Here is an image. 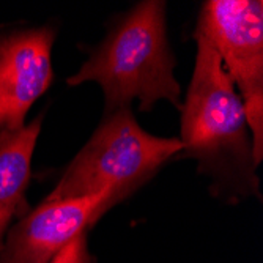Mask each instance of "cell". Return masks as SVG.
<instances>
[{"label":"cell","mask_w":263,"mask_h":263,"mask_svg":"<svg viewBox=\"0 0 263 263\" xmlns=\"http://www.w3.org/2000/svg\"><path fill=\"white\" fill-rule=\"evenodd\" d=\"M164 11V2L139 4L68 84L98 82L109 107L122 109L139 100L142 110H150L156 101L167 100L181 109Z\"/></svg>","instance_id":"cell-1"},{"label":"cell","mask_w":263,"mask_h":263,"mask_svg":"<svg viewBox=\"0 0 263 263\" xmlns=\"http://www.w3.org/2000/svg\"><path fill=\"white\" fill-rule=\"evenodd\" d=\"M199 49L181 120V143L202 164L251 159L245 106L214 47L196 35Z\"/></svg>","instance_id":"cell-3"},{"label":"cell","mask_w":263,"mask_h":263,"mask_svg":"<svg viewBox=\"0 0 263 263\" xmlns=\"http://www.w3.org/2000/svg\"><path fill=\"white\" fill-rule=\"evenodd\" d=\"M51 263H85V236L84 233L68 241L52 258Z\"/></svg>","instance_id":"cell-8"},{"label":"cell","mask_w":263,"mask_h":263,"mask_svg":"<svg viewBox=\"0 0 263 263\" xmlns=\"http://www.w3.org/2000/svg\"><path fill=\"white\" fill-rule=\"evenodd\" d=\"M196 35L203 36L241 90L246 123L254 133L252 159H261L263 7L248 0H213L202 8Z\"/></svg>","instance_id":"cell-4"},{"label":"cell","mask_w":263,"mask_h":263,"mask_svg":"<svg viewBox=\"0 0 263 263\" xmlns=\"http://www.w3.org/2000/svg\"><path fill=\"white\" fill-rule=\"evenodd\" d=\"M54 32L41 29L14 35L0 44V129L24 126L30 106L52 82Z\"/></svg>","instance_id":"cell-6"},{"label":"cell","mask_w":263,"mask_h":263,"mask_svg":"<svg viewBox=\"0 0 263 263\" xmlns=\"http://www.w3.org/2000/svg\"><path fill=\"white\" fill-rule=\"evenodd\" d=\"M180 150L181 140L155 137L136 123L128 107L117 109L69 164L46 202L103 191H110L117 202Z\"/></svg>","instance_id":"cell-2"},{"label":"cell","mask_w":263,"mask_h":263,"mask_svg":"<svg viewBox=\"0 0 263 263\" xmlns=\"http://www.w3.org/2000/svg\"><path fill=\"white\" fill-rule=\"evenodd\" d=\"M110 191L57 202H44L10 235L0 263H47L87 226L112 206Z\"/></svg>","instance_id":"cell-5"},{"label":"cell","mask_w":263,"mask_h":263,"mask_svg":"<svg viewBox=\"0 0 263 263\" xmlns=\"http://www.w3.org/2000/svg\"><path fill=\"white\" fill-rule=\"evenodd\" d=\"M41 120L0 133V251L2 235L13 216L26 208L24 193L30 178V161Z\"/></svg>","instance_id":"cell-7"}]
</instances>
